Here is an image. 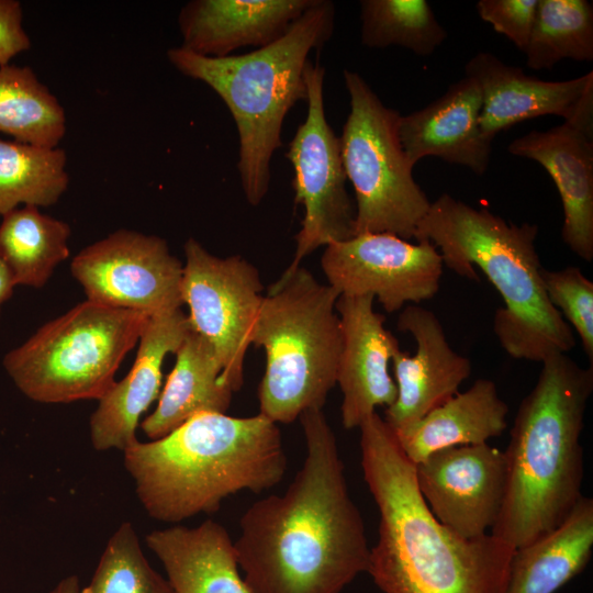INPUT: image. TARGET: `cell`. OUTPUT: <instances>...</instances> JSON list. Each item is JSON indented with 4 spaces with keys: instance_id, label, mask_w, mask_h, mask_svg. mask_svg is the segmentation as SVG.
I'll list each match as a JSON object with an SVG mask.
<instances>
[{
    "instance_id": "6da1fadb",
    "label": "cell",
    "mask_w": 593,
    "mask_h": 593,
    "mask_svg": "<svg viewBox=\"0 0 593 593\" xmlns=\"http://www.w3.org/2000/svg\"><path fill=\"white\" fill-rule=\"evenodd\" d=\"M299 418L302 467L284 493L255 502L239 521L234 547L251 593H340L368 570L365 525L335 434L323 409Z\"/></svg>"
},
{
    "instance_id": "7a4b0ae2",
    "label": "cell",
    "mask_w": 593,
    "mask_h": 593,
    "mask_svg": "<svg viewBox=\"0 0 593 593\" xmlns=\"http://www.w3.org/2000/svg\"><path fill=\"white\" fill-rule=\"evenodd\" d=\"M363 479L380 522L369 566L382 593H505L514 548L492 534L465 538L421 495L415 465L376 412L359 426Z\"/></svg>"
},
{
    "instance_id": "3957f363",
    "label": "cell",
    "mask_w": 593,
    "mask_h": 593,
    "mask_svg": "<svg viewBox=\"0 0 593 593\" xmlns=\"http://www.w3.org/2000/svg\"><path fill=\"white\" fill-rule=\"evenodd\" d=\"M123 454L146 513L171 524L213 513L237 492L271 489L287 469L281 432L260 413H201L160 438L137 439Z\"/></svg>"
},
{
    "instance_id": "277c9868",
    "label": "cell",
    "mask_w": 593,
    "mask_h": 593,
    "mask_svg": "<svg viewBox=\"0 0 593 593\" xmlns=\"http://www.w3.org/2000/svg\"><path fill=\"white\" fill-rule=\"evenodd\" d=\"M523 399L504 450L503 505L491 534L516 549L558 527L581 499L584 414L593 391V366L567 354L542 362Z\"/></svg>"
},
{
    "instance_id": "5b68a950",
    "label": "cell",
    "mask_w": 593,
    "mask_h": 593,
    "mask_svg": "<svg viewBox=\"0 0 593 593\" xmlns=\"http://www.w3.org/2000/svg\"><path fill=\"white\" fill-rule=\"evenodd\" d=\"M537 235V224L518 225L444 193L430 203L414 239L430 242L461 277L478 280L480 269L504 303L493 318L503 349L515 359L542 362L570 351L575 339L547 298Z\"/></svg>"
},
{
    "instance_id": "8992f818",
    "label": "cell",
    "mask_w": 593,
    "mask_h": 593,
    "mask_svg": "<svg viewBox=\"0 0 593 593\" xmlns=\"http://www.w3.org/2000/svg\"><path fill=\"white\" fill-rule=\"evenodd\" d=\"M334 27V3L314 0L284 35L249 53L208 57L181 46L167 51L179 72L209 86L228 108L239 139L242 189L250 205H258L268 192L286 115L306 101L309 55L331 40Z\"/></svg>"
},
{
    "instance_id": "52a82bcc",
    "label": "cell",
    "mask_w": 593,
    "mask_h": 593,
    "mask_svg": "<svg viewBox=\"0 0 593 593\" xmlns=\"http://www.w3.org/2000/svg\"><path fill=\"white\" fill-rule=\"evenodd\" d=\"M338 296L301 266L282 273L264 295L251 344L266 355L258 399L259 413L270 421L288 424L306 410L323 409L342 348Z\"/></svg>"
},
{
    "instance_id": "ba28073f",
    "label": "cell",
    "mask_w": 593,
    "mask_h": 593,
    "mask_svg": "<svg viewBox=\"0 0 593 593\" xmlns=\"http://www.w3.org/2000/svg\"><path fill=\"white\" fill-rule=\"evenodd\" d=\"M149 317L86 300L9 351L3 367L35 402L99 401L115 383L116 370Z\"/></svg>"
},
{
    "instance_id": "9c48e42d",
    "label": "cell",
    "mask_w": 593,
    "mask_h": 593,
    "mask_svg": "<svg viewBox=\"0 0 593 593\" xmlns=\"http://www.w3.org/2000/svg\"><path fill=\"white\" fill-rule=\"evenodd\" d=\"M350 110L339 136L347 180L355 192V235L414 238L432 201L413 177L399 136L401 114L388 108L356 71L345 69Z\"/></svg>"
},
{
    "instance_id": "30bf717a",
    "label": "cell",
    "mask_w": 593,
    "mask_h": 593,
    "mask_svg": "<svg viewBox=\"0 0 593 593\" xmlns=\"http://www.w3.org/2000/svg\"><path fill=\"white\" fill-rule=\"evenodd\" d=\"M325 69L311 60L305 70L307 114L289 143L287 159L293 168L294 201L304 209L295 235V251L283 273L321 246L355 236L356 206L346 188L339 137L324 108Z\"/></svg>"
},
{
    "instance_id": "8fae6325",
    "label": "cell",
    "mask_w": 593,
    "mask_h": 593,
    "mask_svg": "<svg viewBox=\"0 0 593 593\" xmlns=\"http://www.w3.org/2000/svg\"><path fill=\"white\" fill-rule=\"evenodd\" d=\"M182 304L191 328L214 348L234 392L264 295L257 268L239 255L217 257L190 237L183 246Z\"/></svg>"
},
{
    "instance_id": "7c38bea8",
    "label": "cell",
    "mask_w": 593,
    "mask_h": 593,
    "mask_svg": "<svg viewBox=\"0 0 593 593\" xmlns=\"http://www.w3.org/2000/svg\"><path fill=\"white\" fill-rule=\"evenodd\" d=\"M70 271L97 304L150 316L182 305L183 264L156 235L115 231L81 249Z\"/></svg>"
},
{
    "instance_id": "4fadbf2b",
    "label": "cell",
    "mask_w": 593,
    "mask_h": 593,
    "mask_svg": "<svg viewBox=\"0 0 593 593\" xmlns=\"http://www.w3.org/2000/svg\"><path fill=\"white\" fill-rule=\"evenodd\" d=\"M321 266L339 295H371L393 313L432 299L444 262L428 240L413 244L389 233H365L325 246Z\"/></svg>"
},
{
    "instance_id": "5bb4252c",
    "label": "cell",
    "mask_w": 593,
    "mask_h": 593,
    "mask_svg": "<svg viewBox=\"0 0 593 593\" xmlns=\"http://www.w3.org/2000/svg\"><path fill=\"white\" fill-rule=\"evenodd\" d=\"M415 477L432 514L461 537L484 536L495 525L506 489L504 451L488 443L440 449L415 465Z\"/></svg>"
},
{
    "instance_id": "9a60e30c",
    "label": "cell",
    "mask_w": 593,
    "mask_h": 593,
    "mask_svg": "<svg viewBox=\"0 0 593 593\" xmlns=\"http://www.w3.org/2000/svg\"><path fill=\"white\" fill-rule=\"evenodd\" d=\"M465 76L479 85L480 127L490 138L523 121L557 115L566 122L593 123V71L563 81L528 76L489 52L472 56Z\"/></svg>"
},
{
    "instance_id": "2e32d148",
    "label": "cell",
    "mask_w": 593,
    "mask_h": 593,
    "mask_svg": "<svg viewBox=\"0 0 593 593\" xmlns=\"http://www.w3.org/2000/svg\"><path fill=\"white\" fill-rule=\"evenodd\" d=\"M398 329L416 342L410 356L400 347L392 356L396 398L387 407L384 422L393 432L419 421L456 393L470 377V360L452 349L444 327L430 310L417 304L404 306Z\"/></svg>"
},
{
    "instance_id": "e0dca14e",
    "label": "cell",
    "mask_w": 593,
    "mask_h": 593,
    "mask_svg": "<svg viewBox=\"0 0 593 593\" xmlns=\"http://www.w3.org/2000/svg\"><path fill=\"white\" fill-rule=\"evenodd\" d=\"M373 301L371 295H339L335 305L342 333L336 383L343 393L346 429L359 428L378 406L388 407L396 398L389 363L400 346Z\"/></svg>"
},
{
    "instance_id": "ac0fdd59",
    "label": "cell",
    "mask_w": 593,
    "mask_h": 593,
    "mask_svg": "<svg viewBox=\"0 0 593 593\" xmlns=\"http://www.w3.org/2000/svg\"><path fill=\"white\" fill-rule=\"evenodd\" d=\"M190 329L181 307L148 318L131 370L99 400L90 417V440L96 450L124 451L137 440L139 417L159 394L163 362L177 351Z\"/></svg>"
},
{
    "instance_id": "d6986e66",
    "label": "cell",
    "mask_w": 593,
    "mask_h": 593,
    "mask_svg": "<svg viewBox=\"0 0 593 593\" xmlns=\"http://www.w3.org/2000/svg\"><path fill=\"white\" fill-rule=\"evenodd\" d=\"M511 155L535 160L551 177L563 210V243L593 259V123L566 122L512 141Z\"/></svg>"
},
{
    "instance_id": "ffe728a7",
    "label": "cell",
    "mask_w": 593,
    "mask_h": 593,
    "mask_svg": "<svg viewBox=\"0 0 593 593\" xmlns=\"http://www.w3.org/2000/svg\"><path fill=\"white\" fill-rule=\"evenodd\" d=\"M479 85L465 76L439 98L399 120V136L410 163L437 157L483 175L490 164L492 139L480 127Z\"/></svg>"
},
{
    "instance_id": "44dd1931",
    "label": "cell",
    "mask_w": 593,
    "mask_h": 593,
    "mask_svg": "<svg viewBox=\"0 0 593 593\" xmlns=\"http://www.w3.org/2000/svg\"><path fill=\"white\" fill-rule=\"evenodd\" d=\"M314 0H192L179 11L181 47L202 56L260 48L280 38Z\"/></svg>"
},
{
    "instance_id": "7402d4cb",
    "label": "cell",
    "mask_w": 593,
    "mask_h": 593,
    "mask_svg": "<svg viewBox=\"0 0 593 593\" xmlns=\"http://www.w3.org/2000/svg\"><path fill=\"white\" fill-rule=\"evenodd\" d=\"M161 562L174 593H251L227 529L213 519L175 525L145 537Z\"/></svg>"
},
{
    "instance_id": "603a6c76",
    "label": "cell",
    "mask_w": 593,
    "mask_h": 593,
    "mask_svg": "<svg viewBox=\"0 0 593 593\" xmlns=\"http://www.w3.org/2000/svg\"><path fill=\"white\" fill-rule=\"evenodd\" d=\"M176 363L155 411L142 423L148 438H160L194 415L225 413L234 390L211 344L192 328L175 353Z\"/></svg>"
},
{
    "instance_id": "cb8c5ba5",
    "label": "cell",
    "mask_w": 593,
    "mask_h": 593,
    "mask_svg": "<svg viewBox=\"0 0 593 593\" xmlns=\"http://www.w3.org/2000/svg\"><path fill=\"white\" fill-rule=\"evenodd\" d=\"M507 413L495 383L478 379L465 392L394 434L405 456L416 465L437 450L483 444L500 436L507 427Z\"/></svg>"
},
{
    "instance_id": "d4e9b609",
    "label": "cell",
    "mask_w": 593,
    "mask_h": 593,
    "mask_svg": "<svg viewBox=\"0 0 593 593\" xmlns=\"http://www.w3.org/2000/svg\"><path fill=\"white\" fill-rule=\"evenodd\" d=\"M593 500L582 495L555 529L513 552L505 593H556L592 557Z\"/></svg>"
},
{
    "instance_id": "484cf974",
    "label": "cell",
    "mask_w": 593,
    "mask_h": 593,
    "mask_svg": "<svg viewBox=\"0 0 593 593\" xmlns=\"http://www.w3.org/2000/svg\"><path fill=\"white\" fill-rule=\"evenodd\" d=\"M2 217L0 258L15 284L44 287L69 256V225L33 205L16 208Z\"/></svg>"
},
{
    "instance_id": "4316f807",
    "label": "cell",
    "mask_w": 593,
    "mask_h": 593,
    "mask_svg": "<svg viewBox=\"0 0 593 593\" xmlns=\"http://www.w3.org/2000/svg\"><path fill=\"white\" fill-rule=\"evenodd\" d=\"M0 133L44 147H58L66 134L63 105L27 66H0Z\"/></svg>"
},
{
    "instance_id": "83f0119b",
    "label": "cell",
    "mask_w": 593,
    "mask_h": 593,
    "mask_svg": "<svg viewBox=\"0 0 593 593\" xmlns=\"http://www.w3.org/2000/svg\"><path fill=\"white\" fill-rule=\"evenodd\" d=\"M67 155L44 147L0 138V215L19 205L55 204L67 190Z\"/></svg>"
},
{
    "instance_id": "f1b7e54d",
    "label": "cell",
    "mask_w": 593,
    "mask_h": 593,
    "mask_svg": "<svg viewBox=\"0 0 593 593\" xmlns=\"http://www.w3.org/2000/svg\"><path fill=\"white\" fill-rule=\"evenodd\" d=\"M535 70L551 69L563 59H593V5L588 0H538L534 26L524 52Z\"/></svg>"
},
{
    "instance_id": "f546056e",
    "label": "cell",
    "mask_w": 593,
    "mask_h": 593,
    "mask_svg": "<svg viewBox=\"0 0 593 593\" xmlns=\"http://www.w3.org/2000/svg\"><path fill=\"white\" fill-rule=\"evenodd\" d=\"M360 40L369 48L400 46L429 56L447 31L425 0H361Z\"/></svg>"
},
{
    "instance_id": "4dcf8cb0",
    "label": "cell",
    "mask_w": 593,
    "mask_h": 593,
    "mask_svg": "<svg viewBox=\"0 0 593 593\" xmlns=\"http://www.w3.org/2000/svg\"><path fill=\"white\" fill-rule=\"evenodd\" d=\"M79 593H174L145 557L137 533L122 523L109 538L89 583Z\"/></svg>"
},
{
    "instance_id": "1f68e13d",
    "label": "cell",
    "mask_w": 593,
    "mask_h": 593,
    "mask_svg": "<svg viewBox=\"0 0 593 593\" xmlns=\"http://www.w3.org/2000/svg\"><path fill=\"white\" fill-rule=\"evenodd\" d=\"M549 302L574 329L593 366V282L578 267L542 269Z\"/></svg>"
},
{
    "instance_id": "d6a6232c",
    "label": "cell",
    "mask_w": 593,
    "mask_h": 593,
    "mask_svg": "<svg viewBox=\"0 0 593 593\" xmlns=\"http://www.w3.org/2000/svg\"><path fill=\"white\" fill-rule=\"evenodd\" d=\"M538 0H480L475 8L482 21L525 52L535 22Z\"/></svg>"
},
{
    "instance_id": "836d02e7",
    "label": "cell",
    "mask_w": 593,
    "mask_h": 593,
    "mask_svg": "<svg viewBox=\"0 0 593 593\" xmlns=\"http://www.w3.org/2000/svg\"><path fill=\"white\" fill-rule=\"evenodd\" d=\"M31 40L23 27L22 5L16 0H0V66L30 49Z\"/></svg>"
},
{
    "instance_id": "e575fe53",
    "label": "cell",
    "mask_w": 593,
    "mask_h": 593,
    "mask_svg": "<svg viewBox=\"0 0 593 593\" xmlns=\"http://www.w3.org/2000/svg\"><path fill=\"white\" fill-rule=\"evenodd\" d=\"M15 286L10 270L0 258V311L2 304L11 298Z\"/></svg>"
},
{
    "instance_id": "d590c367",
    "label": "cell",
    "mask_w": 593,
    "mask_h": 593,
    "mask_svg": "<svg viewBox=\"0 0 593 593\" xmlns=\"http://www.w3.org/2000/svg\"><path fill=\"white\" fill-rule=\"evenodd\" d=\"M80 583L77 575H68L63 578L52 590L47 593H79Z\"/></svg>"
}]
</instances>
